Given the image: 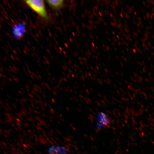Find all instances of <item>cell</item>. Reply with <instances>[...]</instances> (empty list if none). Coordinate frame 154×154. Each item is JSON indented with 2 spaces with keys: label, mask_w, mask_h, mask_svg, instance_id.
<instances>
[{
  "label": "cell",
  "mask_w": 154,
  "mask_h": 154,
  "mask_svg": "<svg viewBox=\"0 0 154 154\" xmlns=\"http://www.w3.org/2000/svg\"><path fill=\"white\" fill-rule=\"evenodd\" d=\"M25 3L35 12L45 20H49L45 7V3L42 0H28L25 1Z\"/></svg>",
  "instance_id": "cell-1"
},
{
  "label": "cell",
  "mask_w": 154,
  "mask_h": 154,
  "mask_svg": "<svg viewBox=\"0 0 154 154\" xmlns=\"http://www.w3.org/2000/svg\"><path fill=\"white\" fill-rule=\"evenodd\" d=\"M26 32V26L23 23L15 25L13 27V32L15 38L18 39L22 38Z\"/></svg>",
  "instance_id": "cell-2"
},
{
  "label": "cell",
  "mask_w": 154,
  "mask_h": 154,
  "mask_svg": "<svg viewBox=\"0 0 154 154\" xmlns=\"http://www.w3.org/2000/svg\"><path fill=\"white\" fill-rule=\"evenodd\" d=\"M46 2L51 8L57 11L63 8L64 3V1L63 0H48Z\"/></svg>",
  "instance_id": "cell-3"
},
{
  "label": "cell",
  "mask_w": 154,
  "mask_h": 154,
  "mask_svg": "<svg viewBox=\"0 0 154 154\" xmlns=\"http://www.w3.org/2000/svg\"><path fill=\"white\" fill-rule=\"evenodd\" d=\"M99 123L103 127H108L110 124V119L106 115L102 113L99 115Z\"/></svg>",
  "instance_id": "cell-4"
}]
</instances>
